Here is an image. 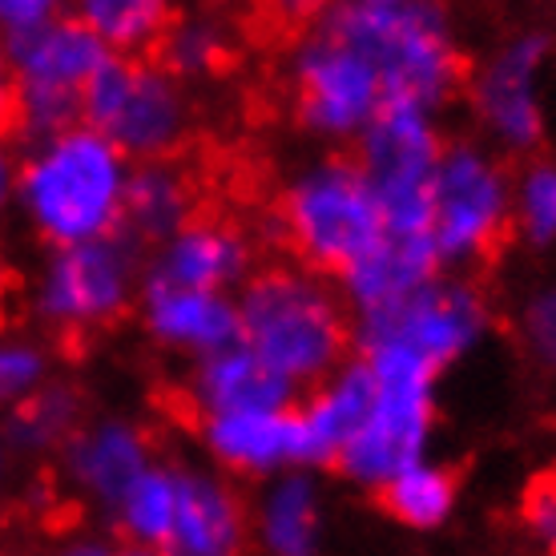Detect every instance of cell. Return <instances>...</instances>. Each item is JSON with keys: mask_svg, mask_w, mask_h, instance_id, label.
Returning a JSON list of instances; mask_svg holds the SVG:
<instances>
[{"mask_svg": "<svg viewBox=\"0 0 556 556\" xmlns=\"http://www.w3.org/2000/svg\"><path fill=\"white\" fill-rule=\"evenodd\" d=\"M247 536H251V504L238 496L226 472L178 464L166 553L230 556L247 544Z\"/></svg>", "mask_w": 556, "mask_h": 556, "instance_id": "obj_17", "label": "cell"}, {"mask_svg": "<svg viewBox=\"0 0 556 556\" xmlns=\"http://www.w3.org/2000/svg\"><path fill=\"white\" fill-rule=\"evenodd\" d=\"M513 230L529 247L556 242V162H532L513 178Z\"/></svg>", "mask_w": 556, "mask_h": 556, "instance_id": "obj_29", "label": "cell"}, {"mask_svg": "<svg viewBox=\"0 0 556 556\" xmlns=\"http://www.w3.org/2000/svg\"><path fill=\"white\" fill-rule=\"evenodd\" d=\"M488 334V303L476 287L456 278H431L407 303H400L388 319L367 327V339H383L412 351L435 371L468 359Z\"/></svg>", "mask_w": 556, "mask_h": 556, "instance_id": "obj_13", "label": "cell"}, {"mask_svg": "<svg viewBox=\"0 0 556 556\" xmlns=\"http://www.w3.org/2000/svg\"><path fill=\"white\" fill-rule=\"evenodd\" d=\"M162 61L178 73L181 81L190 77H210L218 73L235 53V37L230 28L210 13L181 16V21H169L166 37H162Z\"/></svg>", "mask_w": 556, "mask_h": 556, "instance_id": "obj_27", "label": "cell"}, {"mask_svg": "<svg viewBox=\"0 0 556 556\" xmlns=\"http://www.w3.org/2000/svg\"><path fill=\"white\" fill-rule=\"evenodd\" d=\"M388 513L416 532H435L444 529L452 513H456V476L447 472L444 464H435L431 456L407 464L400 476H391L388 484L379 488Z\"/></svg>", "mask_w": 556, "mask_h": 556, "instance_id": "obj_24", "label": "cell"}, {"mask_svg": "<svg viewBox=\"0 0 556 556\" xmlns=\"http://www.w3.org/2000/svg\"><path fill=\"white\" fill-rule=\"evenodd\" d=\"M16 444H13V431H9V416H0V488L13 480V464H16Z\"/></svg>", "mask_w": 556, "mask_h": 556, "instance_id": "obj_35", "label": "cell"}, {"mask_svg": "<svg viewBox=\"0 0 556 556\" xmlns=\"http://www.w3.org/2000/svg\"><path fill=\"white\" fill-rule=\"evenodd\" d=\"M13 113V41L0 33V122Z\"/></svg>", "mask_w": 556, "mask_h": 556, "instance_id": "obj_33", "label": "cell"}, {"mask_svg": "<svg viewBox=\"0 0 556 556\" xmlns=\"http://www.w3.org/2000/svg\"><path fill=\"white\" fill-rule=\"evenodd\" d=\"M198 440L206 447L210 464L226 476L258 480L299 468L303 459V440H299V419L291 404L270 407H235V412H210L202 416Z\"/></svg>", "mask_w": 556, "mask_h": 556, "instance_id": "obj_14", "label": "cell"}, {"mask_svg": "<svg viewBox=\"0 0 556 556\" xmlns=\"http://www.w3.org/2000/svg\"><path fill=\"white\" fill-rule=\"evenodd\" d=\"M238 339L306 391L348 359L351 306L315 266H270L238 287Z\"/></svg>", "mask_w": 556, "mask_h": 556, "instance_id": "obj_2", "label": "cell"}, {"mask_svg": "<svg viewBox=\"0 0 556 556\" xmlns=\"http://www.w3.org/2000/svg\"><path fill=\"white\" fill-rule=\"evenodd\" d=\"M278 230L303 266L343 275L383 238L388 223L359 162L315 157L294 169L282 186Z\"/></svg>", "mask_w": 556, "mask_h": 556, "instance_id": "obj_5", "label": "cell"}, {"mask_svg": "<svg viewBox=\"0 0 556 556\" xmlns=\"http://www.w3.org/2000/svg\"><path fill=\"white\" fill-rule=\"evenodd\" d=\"M141 327L162 351L181 359H202L210 351L238 339V299L235 291H206L146 278L138 294Z\"/></svg>", "mask_w": 556, "mask_h": 556, "instance_id": "obj_16", "label": "cell"}, {"mask_svg": "<svg viewBox=\"0 0 556 556\" xmlns=\"http://www.w3.org/2000/svg\"><path fill=\"white\" fill-rule=\"evenodd\" d=\"M81 424V400L61 383L41 388L28 404L9 412V431L21 456H41V452H61V444Z\"/></svg>", "mask_w": 556, "mask_h": 556, "instance_id": "obj_26", "label": "cell"}, {"mask_svg": "<svg viewBox=\"0 0 556 556\" xmlns=\"http://www.w3.org/2000/svg\"><path fill=\"white\" fill-rule=\"evenodd\" d=\"M254 275V242L247 230L226 218H190L166 235L153 251L146 278L206 287V291H238Z\"/></svg>", "mask_w": 556, "mask_h": 556, "instance_id": "obj_18", "label": "cell"}, {"mask_svg": "<svg viewBox=\"0 0 556 556\" xmlns=\"http://www.w3.org/2000/svg\"><path fill=\"white\" fill-rule=\"evenodd\" d=\"M548 73L553 41L541 33H520L504 41L476 70L468 85L476 126L492 146L508 153L536 150L548 134Z\"/></svg>", "mask_w": 556, "mask_h": 556, "instance_id": "obj_12", "label": "cell"}, {"mask_svg": "<svg viewBox=\"0 0 556 556\" xmlns=\"http://www.w3.org/2000/svg\"><path fill=\"white\" fill-rule=\"evenodd\" d=\"M113 49L73 13L13 37V113L37 138L81 122L85 93Z\"/></svg>", "mask_w": 556, "mask_h": 556, "instance_id": "obj_10", "label": "cell"}, {"mask_svg": "<svg viewBox=\"0 0 556 556\" xmlns=\"http://www.w3.org/2000/svg\"><path fill=\"white\" fill-rule=\"evenodd\" d=\"M319 21L367 56L391 105L440 110L456 93L464 56L444 0H331Z\"/></svg>", "mask_w": 556, "mask_h": 556, "instance_id": "obj_3", "label": "cell"}, {"mask_svg": "<svg viewBox=\"0 0 556 556\" xmlns=\"http://www.w3.org/2000/svg\"><path fill=\"white\" fill-rule=\"evenodd\" d=\"M13 178H16V162L9 157V150L0 146V218L13 206Z\"/></svg>", "mask_w": 556, "mask_h": 556, "instance_id": "obj_36", "label": "cell"}, {"mask_svg": "<svg viewBox=\"0 0 556 556\" xmlns=\"http://www.w3.org/2000/svg\"><path fill=\"white\" fill-rule=\"evenodd\" d=\"M270 4V13L282 16V21H311V16H319L331 0H266Z\"/></svg>", "mask_w": 556, "mask_h": 556, "instance_id": "obj_34", "label": "cell"}, {"mask_svg": "<svg viewBox=\"0 0 556 556\" xmlns=\"http://www.w3.org/2000/svg\"><path fill=\"white\" fill-rule=\"evenodd\" d=\"M525 532L544 553H556V480H544L525 496Z\"/></svg>", "mask_w": 556, "mask_h": 556, "instance_id": "obj_32", "label": "cell"}, {"mask_svg": "<svg viewBox=\"0 0 556 556\" xmlns=\"http://www.w3.org/2000/svg\"><path fill=\"white\" fill-rule=\"evenodd\" d=\"M4 291H9V275H4V266H0V303H4Z\"/></svg>", "mask_w": 556, "mask_h": 556, "instance_id": "obj_37", "label": "cell"}, {"mask_svg": "<svg viewBox=\"0 0 556 556\" xmlns=\"http://www.w3.org/2000/svg\"><path fill=\"white\" fill-rule=\"evenodd\" d=\"M323 488L311 472L287 468L266 476L251 504V536L270 556H311L323 544Z\"/></svg>", "mask_w": 556, "mask_h": 556, "instance_id": "obj_20", "label": "cell"}, {"mask_svg": "<svg viewBox=\"0 0 556 556\" xmlns=\"http://www.w3.org/2000/svg\"><path fill=\"white\" fill-rule=\"evenodd\" d=\"M141 270L138 254L122 230L49 247L28 282V306L41 327L56 334L105 331L138 303Z\"/></svg>", "mask_w": 556, "mask_h": 556, "instance_id": "obj_6", "label": "cell"}, {"mask_svg": "<svg viewBox=\"0 0 556 556\" xmlns=\"http://www.w3.org/2000/svg\"><path fill=\"white\" fill-rule=\"evenodd\" d=\"M513 226V174L476 141L444 146L431 178L428 238L440 263H480Z\"/></svg>", "mask_w": 556, "mask_h": 556, "instance_id": "obj_9", "label": "cell"}, {"mask_svg": "<svg viewBox=\"0 0 556 556\" xmlns=\"http://www.w3.org/2000/svg\"><path fill=\"white\" fill-rule=\"evenodd\" d=\"M186 395L198 416H210V412H235V407L291 404L294 388L275 367H266L263 355H254L242 339H235L202 359H190Z\"/></svg>", "mask_w": 556, "mask_h": 556, "instance_id": "obj_21", "label": "cell"}, {"mask_svg": "<svg viewBox=\"0 0 556 556\" xmlns=\"http://www.w3.org/2000/svg\"><path fill=\"white\" fill-rule=\"evenodd\" d=\"M70 9L73 0H0V33L13 41V37H25L33 28L65 16Z\"/></svg>", "mask_w": 556, "mask_h": 556, "instance_id": "obj_31", "label": "cell"}, {"mask_svg": "<svg viewBox=\"0 0 556 556\" xmlns=\"http://www.w3.org/2000/svg\"><path fill=\"white\" fill-rule=\"evenodd\" d=\"M194 214H198V194L186 169L169 166V157L134 162L122 230L146 238V242H162L181 223H190Z\"/></svg>", "mask_w": 556, "mask_h": 556, "instance_id": "obj_23", "label": "cell"}, {"mask_svg": "<svg viewBox=\"0 0 556 556\" xmlns=\"http://www.w3.org/2000/svg\"><path fill=\"white\" fill-rule=\"evenodd\" d=\"M440 266L444 263H440L428 235L383 230L376 247L343 270V299L367 331L379 319H388L400 303H407L424 282L440 275Z\"/></svg>", "mask_w": 556, "mask_h": 556, "instance_id": "obj_19", "label": "cell"}, {"mask_svg": "<svg viewBox=\"0 0 556 556\" xmlns=\"http://www.w3.org/2000/svg\"><path fill=\"white\" fill-rule=\"evenodd\" d=\"M134 162L89 122L37 134L16 162L13 206L45 247L117 235Z\"/></svg>", "mask_w": 556, "mask_h": 556, "instance_id": "obj_1", "label": "cell"}, {"mask_svg": "<svg viewBox=\"0 0 556 556\" xmlns=\"http://www.w3.org/2000/svg\"><path fill=\"white\" fill-rule=\"evenodd\" d=\"M287 98L294 122L319 141H355L391 105L367 56L323 21L306 28L287 56Z\"/></svg>", "mask_w": 556, "mask_h": 556, "instance_id": "obj_8", "label": "cell"}, {"mask_svg": "<svg viewBox=\"0 0 556 556\" xmlns=\"http://www.w3.org/2000/svg\"><path fill=\"white\" fill-rule=\"evenodd\" d=\"M367 395H371V371L363 359H343L331 376H323L319 383L306 388V400L294 407L306 468L339 459V452L348 447L363 412H367Z\"/></svg>", "mask_w": 556, "mask_h": 556, "instance_id": "obj_22", "label": "cell"}, {"mask_svg": "<svg viewBox=\"0 0 556 556\" xmlns=\"http://www.w3.org/2000/svg\"><path fill=\"white\" fill-rule=\"evenodd\" d=\"M56 359L41 334L25 327H0V416L28 404L41 388L53 383Z\"/></svg>", "mask_w": 556, "mask_h": 556, "instance_id": "obj_28", "label": "cell"}, {"mask_svg": "<svg viewBox=\"0 0 556 556\" xmlns=\"http://www.w3.org/2000/svg\"><path fill=\"white\" fill-rule=\"evenodd\" d=\"M435 110L424 105H383L359 138V166L379 198L383 223L400 235H428L431 178L440 166Z\"/></svg>", "mask_w": 556, "mask_h": 556, "instance_id": "obj_11", "label": "cell"}, {"mask_svg": "<svg viewBox=\"0 0 556 556\" xmlns=\"http://www.w3.org/2000/svg\"><path fill=\"white\" fill-rule=\"evenodd\" d=\"M73 16L93 28L113 53H146L166 37L174 0H73Z\"/></svg>", "mask_w": 556, "mask_h": 556, "instance_id": "obj_25", "label": "cell"}, {"mask_svg": "<svg viewBox=\"0 0 556 556\" xmlns=\"http://www.w3.org/2000/svg\"><path fill=\"white\" fill-rule=\"evenodd\" d=\"M363 363L371 371L367 412L334 464L355 488L379 492L391 476L431 452L440 371L383 339H367Z\"/></svg>", "mask_w": 556, "mask_h": 556, "instance_id": "obj_4", "label": "cell"}, {"mask_svg": "<svg viewBox=\"0 0 556 556\" xmlns=\"http://www.w3.org/2000/svg\"><path fill=\"white\" fill-rule=\"evenodd\" d=\"M520 339L544 371H556V282L529 294L520 306Z\"/></svg>", "mask_w": 556, "mask_h": 556, "instance_id": "obj_30", "label": "cell"}, {"mask_svg": "<svg viewBox=\"0 0 556 556\" xmlns=\"http://www.w3.org/2000/svg\"><path fill=\"white\" fill-rule=\"evenodd\" d=\"M153 459V444L146 428L126 416H101L77 424L61 444V472L65 484L93 508L110 513L113 501L126 492L138 472Z\"/></svg>", "mask_w": 556, "mask_h": 556, "instance_id": "obj_15", "label": "cell"}, {"mask_svg": "<svg viewBox=\"0 0 556 556\" xmlns=\"http://www.w3.org/2000/svg\"><path fill=\"white\" fill-rule=\"evenodd\" d=\"M81 122L101 129L129 162H153L186 141L194 105L186 81L166 61L153 65L138 53H113L85 93Z\"/></svg>", "mask_w": 556, "mask_h": 556, "instance_id": "obj_7", "label": "cell"}]
</instances>
